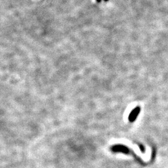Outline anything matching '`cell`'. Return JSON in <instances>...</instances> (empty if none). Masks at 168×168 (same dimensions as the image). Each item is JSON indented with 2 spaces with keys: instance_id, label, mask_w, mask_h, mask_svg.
<instances>
[{
  "instance_id": "2",
  "label": "cell",
  "mask_w": 168,
  "mask_h": 168,
  "mask_svg": "<svg viewBox=\"0 0 168 168\" xmlns=\"http://www.w3.org/2000/svg\"><path fill=\"white\" fill-rule=\"evenodd\" d=\"M140 107L135 108V109L132 111V112L131 113L130 115V117H129V119H130V122H133V121L136 118L137 116H138L139 113H140Z\"/></svg>"
},
{
  "instance_id": "4",
  "label": "cell",
  "mask_w": 168,
  "mask_h": 168,
  "mask_svg": "<svg viewBox=\"0 0 168 168\" xmlns=\"http://www.w3.org/2000/svg\"><path fill=\"white\" fill-rule=\"evenodd\" d=\"M105 1H108V0H105Z\"/></svg>"
},
{
  "instance_id": "1",
  "label": "cell",
  "mask_w": 168,
  "mask_h": 168,
  "mask_svg": "<svg viewBox=\"0 0 168 168\" xmlns=\"http://www.w3.org/2000/svg\"><path fill=\"white\" fill-rule=\"evenodd\" d=\"M113 151L115 152H122L124 153H128L129 149L126 146H122V145H116L111 148Z\"/></svg>"
},
{
  "instance_id": "3",
  "label": "cell",
  "mask_w": 168,
  "mask_h": 168,
  "mask_svg": "<svg viewBox=\"0 0 168 168\" xmlns=\"http://www.w3.org/2000/svg\"><path fill=\"white\" fill-rule=\"evenodd\" d=\"M100 1H101V0H97L98 2H100Z\"/></svg>"
}]
</instances>
